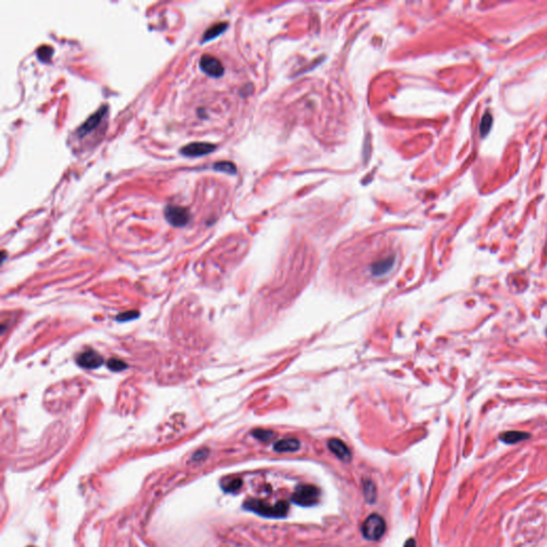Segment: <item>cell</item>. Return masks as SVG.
Wrapping results in <instances>:
<instances>
[{
	"instance_id": "6da1fadb",
	"label": "cell",
	"mask_w": 547,
	"mask_h": 547,
	"mask_svg": "<svg viewBox=\"0 0 547 547\" xmlns=\"http://www.w3.org/2000/svg\"><path fill=\"white\" fill-rule=\"evenodd\" d=\"M247 510L253 511L261 516L280 518L285 517L289 511V504L285 500L278 501L276 505H268L262 500L250 499L244 504Z\"/></svg>"
},
{
	"instance_id": "7a4b0ae2",
	"label": "cell",
	"mask_w": 547,
	"mask_h": 547,
	"mask_svg": "<svg viewBox=\"0 0 547 547\" xmlns=\"http://www.w3.org/2000/svg\"><path fill=\"white\" fill-rule=\"evenodd\" d=\"M386 531L385 519L378 514H371L364 522L362 527L363 536L370 541H378Z\"/></svg>"
},
{
	"instance_id": "3957f363",
	"label": "cell",
	"mask_w": 547,
	"mask_h": 547,
	"mask_svg": "<svg viewBox=\"0 0 547 547\" xmlns=\"http://www.w3.org/2000/svg\"><path fill=\"white\" fill-rule=\"evenodd\" d=\"M320 490L313 485H298L292 496V501L298 506L311 507L318 504Z\"/></svg>"
},
{
	"instance_id": "277c9868",
	"label": "cell",
	"mask_w": 547,
	"mask_h": 547,
	"mask_svg": "<svg viewBox=\"0 0 547 547\" xmlns=\"http://www.w3.org/2000/svg\"><path fill=\"white\" fill-rule=\"evenodd\" d=\"M165 217L173 227H184L190 220L189 211L180 205H168L165 209Z\"/></svg>"
},
{
	"instance_id": "5b68a950",
	"label": "cell",
	"mask_w": 547,
	"mask_h": 547,
	"mask_svg": "<svg viewBox=\"0 0 547 547\" xmlns=\"http://www.w3.org/2000/svg\"><path fill=\"white\" fill-rule=\"evenodd\" d=\"M199 64H200V68L203 72L210 76L220 77L224 72L221 62L216 57L209 54H205L200 58V63Z\"/></svg>"
},
{
	"instance_id": "8992f818",
	"label": "cell",
	"mask_w": 547,
	"mask_h": 547,
	"mask_svg": "<svg viewBox=\"0 0 547 547\" xmlns=\"http://www.w3.org/2000/svg\"><path fill=\"white\" fill-rule=\"evenodd\" d=\"M215 149H216V146L209 143H191L184 146L180 152H181L184 156L197 157V156L207 155V154L213 152Z\"/></svg>"
},
{
	"instance_id": "52a82bcc",
	"label": "cell",
	"mask_w": 547,
	"mask_h": 547,
	"mask_svg": "<svg viewBox=\"0 0 547 547\" xmlns=\"http://www.w3.org/2000/svg\"><path fill=\"white\" fill-rule=\"evenodd\" d=\"M104 363L103 357L100 355L98 352L93 350H87L82 352L80 355L77 357V364H78L82 368L86 369H96L101 366Z\"/></svg>"
},
{
	"instance_id": "ba28073f",
	"label": "cell",
	"mask_w": 547,
	"mask_h": 547,
	"mask_svg": "<svg viewBox=\"0 0 547 547\" xmlns=\"http://www.w3.org/2000/svg\"><path fill=\"white\" fill-rule=\"evenodd\" d=\"M108 109V106L105 105L101 107L98 111L95 113H93L92 115H90V117L87 119V121L83 123L79 128H78V135L80 137L86 136L87 134H89L90 132H92L94 128L98 126L101 121L103 120V117H104L106 111Z\"/></svg>"
},
{
	"instance_id": "9c48e42d",
	"label": "cell",
	"mask_w": 547,
	"mask_h": 547,
	"mask_svg": "<svg viewBox=\"0 0 547 547\" xmlns=\"http://www.w3.org/2000/svg\"><path fill=\"white\" fill-rule=\"evenodd\" d=\"M328 448H329L330 451L341 461L343 462L351 461L352 459L351 450L342 440L337 438H331L329 441H328Z\"/></svg>"
},
{
	"instance_id": "30bf717a",
	"label": "cell",
	"mask_w": 547,
	"mask_h": 547,
	"mask_svg": "<svg viewBox=\"0 0 547 547\" xmlns=\"http://www.w3.org/2000/svg\"><path fill=\"white\" fill-rule=\"evenodd\" d=\"M300 448V442L295 438H287L276 441L274 450L277 452H295Z\"/></svg>"
},
{
	"instance_id": "8fae6325",
	"label": "cell",
	"mask_w": 547,
	"mask_h": 547,
	"mask_svg": "<svg viewBox=\"0 0 547 547\" xmlns=\"http://www.w3.org/2000/svg\"><path fill=\"white\" fill-rule=\"evenodd\" d=\"M530 435L528 433L519 432V431H509V432L500 434L499 439L505 443H508V445H514V443L528 439Z\"/></svg>"
},
{
	"instance_id": "7c38bea8",
	"label": "cell",
	"mask_w": 547,
	"mask_h": 547,
	"mask_svg": "<svg viewBox=\"0 0 547 547\" xmlns=\"http://www.w3.org/2000/svg\"><path fill=\"white\" fill-rule=\"evenodd\" d=\"M227 28H228L227 23H218V24H215V25H212L211 27L203 34L202 43L208 42L210 40H213L214 37L221 35L222 32L226 30Z\"/></svg>"
},
{
	"instance_id": "4fadbf2b",
	"label": "cell",
	"mask_w": 547,
	"mask_h": 547,
	"mask_svg": "<svg viewBox=\"0 0 547 547\" xmlns=\"http://www.w3.org/2000/svg\"><path fill=\"white\" fill-rule=\"evenodd\" d=\"M363 493L365 501L369 504H373L376 499V487L370 480H365L363 482Z\"/></svg>"
},
{
	"instance_id": "5bb4252c",
	"label": "cell",
	"mask_w": 547,
	"mask_h": 547,
	"mask_svg": "<svg viewBox=\"0 0 547 547\" xmlns=\"http://www.w3.org/2000/svg\"><path fill=\"white\" fill-rule=\"evenodd\" d=\"M493 124V117L490 112H485L481 120L480 124V133L481 136H485V135L490 132Z\"/></svg>"
},
{
	"instance_id": "9a60e30c",
	"label": "cell",
	"mask_w": 547,
	"mask_h": 547,
	"mask_svg": "<svg viewBox=\"0 0 547 547\" xmlns=\"http://www.w3.org/2000/svg\"><path fill=\"white\" fill-rule=\"evenodd\" d=\"M214 169L220 172L229 173V175H235L236 173V167L231 162H218L214 165Z\"/></svg>"
},
{
	"instance_id": "2e32d148",
	"label": "cell",
	"mask_w": 547,
	"mask_h": 547,
	"mask_svg": "<svg viewBox=\"0 0 547 547\" xmlns=\"http://www.w3.org/2000/svg\"><path fill=\"white\" fill-rule=\"evenodd\" d=\"M53 53H54L53 48H51L50 46H48V45H42V46H40L37 48L36 56L38 57V59H40L41 61L47 62V61H49L51 56H53Z\"/></svg>"
},
{
	"instance_id": "e0dca14e",
	"label": "cell",
	"mask_w": 547,
	"mask_h": 547,
	"mask_svg": "<svg viewBox=\"0 0 547 547\" xmlns=\"http://www.w3.org/2000/svg\"><path fill=\"white\" fill-rule=\"evenodd\" d=\"M107 366L111 371H114V372H120V371L125 370L127 368L126 364L124 362H122V360L118 359V358L109 359L107 362Z\"/></svg>"
},
{
	"instance_id": "ac0fdd59",
	"label": "cell",
	"mask_w": 547,
	"mask_h": 547,
	"mask_svg": "<svg viewBox=\"0 0 547 547\" xmlns=\"http://www.w3.org/2000/svg\"><path fill=\"white\" fill-rule=\"evenodd\" d=\"M254 436L262 441H267L273 437V432L266 430H255L254 431Z\"/></svg>"
},
{
	"instance_id": "d6986e66",
	"label": "cell",
	"mask_w": 547,
	"mask_h": 547,
	"mask_svg": "<svg viewBox=\"0 0 547 547\" xmlns=\"http://www.w3.org/2000/svg\"><path fill=\"white\" fill-rule=\"evenodd\" d=\"M242 480L240 479H234V480H231L229 483H227V485L224 486L223 488L226 490L227 492H235L237 490H240L241 486H242Z\"/></svg>"
},
{
	"instance_id": "ffe728a7",
	"label": "cell",
	"mask_w": 547,
	"mask_h": 547,
	"mask_svg": "<svg viewBox=\"0 0 547 547\" xmlns=\"http://www.w3.org/2000/svg\"><path fill=\"white\" fill-rule=\"evenodd\" d=\"M138 312L136 311H130V312H125V313H122L117 317V321L119 322H126V321H130L133 320L135 318L138 317Z\"/></svg>"
},
{
	"instance_id": "44dd1931",
	"label": "cell",
	"mask_w": 547,
	"mask_h": 547,
	"mask_svg": "<svg viewBox=\"0 0 547 547\" xmlns=\"http://www.w3.org/2000/svg\"><path fill=\"white\" fill-rule=\"evenodd\" d=\"M404 547H416V541L414 539H408L406 542L404 544Z\"/></svg>"
}]
</instances>
